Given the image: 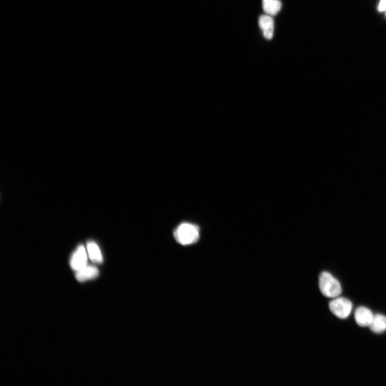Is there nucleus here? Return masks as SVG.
<instances>
[{"instance_id": "nucleus-8", "label": "nucleus", "mask_w": 386, "mask_h": 386, "mask_svg": "<svg viewBox=\"0 0 386 386\" xmlns=\"http://www.w3.org/2000/svg\"><path fill=\"white\" fill-rule=\"evenodd\" d=\"M369 328L375 334H381L386 331V317L382 315L374 316Z\"/></svg>"}, {"instance_id": "nucleus-9", "label": "nucleus", "mask_w": 386, "mask_h": 386, "mask_svg": "<svg viewBox=\"0 0 386 386\" xmlns=\"http://www.w3.org/2000/svg\"><path fill=\"white\" fill-rule=\"evenodd\" d=\"M262 7L266 13L275 16L280 11L282 4L280 0H262Z\"/></svg>"}, {"instance_id": "nucleus-3", "label": "nucleus", "mask_w": 386, "mask_h": 386, "mask_svg": "<svg viewBox=\"0 0 386 386\" xmlns=\"http://www.w3.org/2000/svg\"><path fill=\"white\" fill-rule=\"evenodd\" d=\"M330 308L332 313L337 317L347 319L351 314L352 308L351 302L346 298H337L330 303Z\"/></svg>"}, {"instance_id": "nucleus-10", "label": "nucleus", "mask_w": 386, "mask_h": 386, "mask_svg": "<svg viewBox=\"0 0 386 386\" xmlns=\"http://www.w3.org/2000/svg\"><path fill=\"white\" fill-rule=\"evenodd\" d=\"M87 249L90 259L96 263H102L103 257L100 248L94 242H90L87 245Z\"/></svg>"}, {"instance_id": "nucleus-12", "label": "nucleus", "mask_w": 386, "mask_h": 386, "mask_svg": "<svg viewBox=\"0 0 386 386\" xmlns=\"http://www.w3.org/2000/svg\"><path fill=\"white\" fill-rule=\"evenodd\" d=\"M385 16H386V14H385Z\"/></svg>"}, {"instance_id": "nucleus-6", "label": "nucleus", "mask_w": 386, "mask_h": 386, "mask_svg": "<svg viewBox=\"0 0 386 386\" xmlns=\"http://www.w3.org/2000/svg\"><path fill=\"white\" fill-rule=\"evenodd\" d=\"M259 26L265 38L272 39L274 34V22L273 18L267 15H262L259 19Z\"/></svg>"}, {"instance_id": "nucleus-11", "label": "nucleus", "mask_w": 386, "mask_h": 386, "mask_svg": "<svg viewBox=\"0 0 386 386\" xmlns=\"http://www.w3.org/2000/svg\"><path fill=\"white\" fill-rule=\"evenodd\" d=\"M380 12L386 11V0H381L378 7Z\"/></svg>"}, {"instance_id": "nucleus-1", "label": "nucleus", "mask_w": 386, "mask_h": 386, "mask_svg": "<svg viewBox=\"0 0 386 386\" xmlns=\"http://www.w3.org/2000/svg\"><path fill=\"white\" fill-rule=\"evenodd\" d=\"M176 240L180 244L189 245L198 242L200 237L199 227L193 224L184 223L180 224L174 232Z\"/></svg>"}, {"instance_id": "nucleus-7", "label": "nucleus", "mask_w": 386, "mask_h": 386, "mask_svg": "<svg viewBox=\"0 0 386 386\" xmlns=\"http://www.w3.org/2000/svg\"><path fill=\"white\" fill-rule=\"evenodd\" d=\"M99 274V270L94 266H86L78 271L76 274L77 280L80 282H85L92 280Z\"/></svg>"}, {"instance_id": "nucleus-5", "label": "nucleus", "mask_w": 386, "mask_h": 386, "mask_svg": "<svg viewBox=\"0 0 386 386\" xmlns=\"http://www.w3.org/2000/svg\"><path fill=\"white\" fill-rule=\"evenodd\" d=\"M373 317L374 315L371 311L363 306L358 307L355 314L356 322L360 327H369Z\"/></svg>"}, {"instance_id": "nucleus-2", "label": "nucleus", "mask_w": 386, "mask_h": 386, "mask_svg": "<svg viewBox=\"0 0 386 386\" xmlns=\"http://www.w3.org/2000/svg\"><path fill=\"white\" fill-rule=\"evenodd\" d=\"M320 291L328 298H336L342 293V287L339 281L330 273L324 272L319 276Z\"/></svg>"}, {"instance_id": "nucleus-4", "label": "nucleus", "mask_w": 386, "mask_h": 386, "mask_svg": "<svg viewBox=\"0 0 386 386\" xmlns=\"http://www.w3.org/2000/svg\"><path fill=\"white\" fill-rule=\"evenodd\" d=\"M88 258L86 250L83 246H79L73 253L70 260V266L73 270L78 271L87 266Z\"/></svg>"}]
</instances>
